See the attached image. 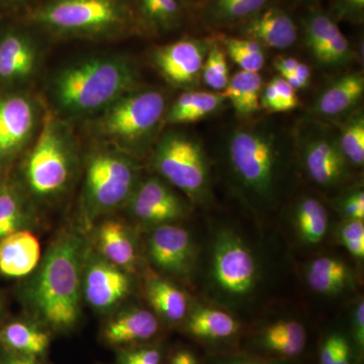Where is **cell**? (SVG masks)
Wrapping results in <instances>:
<instances>
[{"instance_id":"60d3db41","label":"cell","mask_w":364,"mask_h":364,"mask_svg":"<svg viewBox=\"0 0 364 364\" xmlns=\"http://www.w3.org/2000/svg\"><path fill=\"white\" fill-rule=\"evenodd\" d=\"M337 210L344 220L364 221V193L363 189L354 188L339 196L336 200Z\"/></svg>"},{"instance_id":"4316f807","label":"cell","mask_w":364,"mask_h":364,"mask_svg":"<svg viewBox=\"0 0 364 364\" xmlns=\"http://www.w3.org/2000/svg\"><path fill=\"white\" fill-rule=\"evenodd\" d=\"M226 102L221 92L186 91L165 112L164 119L170 124L196 123L214 116L221 111Z\"/></svg>"},{"instance_id":"3957f363","label":"cell","mask_w":364,"mask_h":364,"mask_svg":"<svg viewBox=\"0 0 364 364\" xmlns=\"http://www.w3.org/2000/svg\"><path fill=\"white\" fill-rule=\"evenodd\" d=\"M136 73L128 60L97 57L63 69L54 81V95L64 111L74 114L107 109L135 85Z\"/></svg>"},{"instance_id":"8992f818","label":"cell","mask_w":364,"mask_h":364,"mask_svg":"<svg viewBox=\"0 0 364 364\" xmlns=\"http://www.w3.org/2000/svg\"><path fill=\"white\" fill-rule=\"evenodd\" d=\"M35 20L64 35L100 36L123 28L130 14L121 0H52Z\"/></svg>"},{"instance_id":"4dcf8cb0","label":"cell","mask_w":364,"mask_h":364,"mask_svg":"<svg viewBox=\"0 0 364 364\" xmlns=\"http://www.w3.org/2000/svg\"><path fill=\"white\" fill-rule=\"evenodd\" d=\"M268 2L269 0H208L205 20L215 26L243 23L264 9Z\"/></svg>"},{"instance_id":"7402d4cb","label":"cell","mask_w":364,"mask_h":364,"mask_svg":"<svg viewBox=\"0 0 364 364\" xmlns=\"http://www.w3.org/2000/svg\"><path fill=\"white\" fill-rule=\"evenodd\" d=\"M306 284L314 293L325 296H338L354 287L350 267L333 256H318L305 268Z\"/></svg>"},{"instance_id":"52a82bcc","label":"cell","mask_w":364,"mask_h":364,"mask_svg":"<svg viewBox=\"0 0 364 364\" xmlns=\"http://www.w3.org/2000/svg\"><path fill=\"white\" fill-rule=\"evenodd\" d=\"M138 183V168L131 158L111 151L93 155L85 177V207L88 220L129 202Z\"/></svg>"},{"instance_id":"603a6c76","label":"cell","mask_w":364,"mask_h":364,"mask_svg":"<svg viewBox=\"0 0 364 364\" xmlns=\"http://www.w3.org/2000/svg\"><path fill=\"white\" fill-rule=\"evenodd\" d=\"M51 344V332L30 321L16 320L0 327V350L43 359Z\"/></svg>"},{"instance_id":"cb8c5ba5","label":"cell","mask_w":364,"mask_h":364,"mask_svg":"<svg viewBox=\"0 0 364 364\" xmlns=\"http://www.w3.org/2000/svg\"><path fill=\"white\" fill-rule=\"evenodd\" d=\"M37 52L23 33L9 31L0 39V80L16 82L35 70Z\"/></svg>"},{"instance_id":"74e56055","label":"cell","mask_w":364,"mask_h":364,"mask_svg":"<svg viewBox=\"0 0 364 364\" xmlns=\"http://www.w3.org/2000/svg\"><path fill=\"white\" fill-rule=\"evenodd\" d=\"M353 57L348 40L342 33L340 28L328 40L316 61L320 65L337 68L346 65Z\"/></svg>"},{"instance_id":"5b68a950","label":"cell","mask_w":364,"mask_h":364,"mask_svg":"<svg viewBox=\"0 0 364 364\" xmlns=\"http://www.w3.org/2000/svg\"><path fill=\"white\" fill-rule=\"evenodd\" d=\"M155 171L193 203H207L212 176L207 153L196 138L182 132H168L160 139L154 154Z\"/></svg>"},{"instance_id":"d590c367","label":"cell","mask_w":364,"mask_h":364,"mask_svg":"<svg viewBox=\"0 0 364 364\" xmlns=\"http://www.w3.org/2000/svg\"><path fill=\"white\" fill-rule=\"evenodd\" d=\"M23 200L14 189L0 188V241L21 230L26 222Z\"/></svg>"},{"instance_id":"681fc988","label":"cell","mask_w":364,"mask_h":364,"mask_svg":"<svg viewBox=\"0 0 364 364\" xmlns=\"http://www.w3.org/2000/svg\"><path fill=\"white\" fill-rule=\"evenodd\" d=\"M294 74L296 76V78L301 81V83L303 85L304 87L306 88L309 83H310L312 72H311L310 67L306 65V63L299 62L298 66H296V70L294 72Z\"/></svg>"},{"instance_id":"83f0119b","label":"cell","mask_w":364,"mask_h":364,"mask_svg":"<svg viewBox=\"0 0 364 364\" xmlns=\"http://www.w3.org/2000/svg\"><path fill=\"white\" fill-rule=\"evenodd\" d=\"M294 227L299 240L306 245H317L329 230V214L321 200L304 196L294 207Z\"/></svg>"},{"instance_id":"ab89813d","label":"cell","mask_w":364,"mask_h":364,"mask_svg":"<svg viewBox=\"0 0 364 364\" xmlns=\"http://www.w3.org/2000/svg\"><path fill=\"white\" fill-rule=\"evenodd\" d=\"M337 238L347 252L355 259L364 258V223L360 220H344L340 224Z\"/></svg>"},{"instance_id":"30bf717a","label":"cell","mask_w":364,"mask_h":364,"mask_svg":"<svg viewBox=\"0 0 364 364\" xmlns=\"http://www.w3.org/2000/svg\"><path fill=\"white\" fill-rule=\"evenodd\" d=\"M310 346V331L301 318L280 317L244 332L240 351L259 358L301 364Z\"/></svg>"},{"instance_id":"e575fe53","label":"cell","mask_w":364,"mask_h":364,"mask_svg":"<svg viewBox=\"0 0 364 364\" xmlns=\"http://www.w3.org/2000/svg\"><path fill=\"white\" fill-rule=\"evenodd\" d=\"M306 47L314 59H317L323 47L339 28L333 16L324 11H312L304 20Z\"/></svg>"},{"instance_id":"44dd1931","label":"cell","mask_w":364,"mask_h":364,"mask_svg":"<svg viewBox=\"0 0 364 364\" xmlns=\"http://www.w3.org/2000/svg\"><path fill=\"white\" fill-rule=\"evenodd\" d=\"M41 252L40 242L32 232H14L0 241V274L11 279L26 277L39 265Z\"/></svg>"},{"instance_id":"d6a6232c","label":"cell","mask_w":364,"mask_h":364,"mask_svg":"<svg viewBox=\"0 0 364 364\" xmlns=\"http://www.w3.org/2000/svg\"><path fill=\"white\" fill-rule=\"evenodd\" d=\"M144 23L155 31L178 25L182 16L179 0H136Z\"/></svg>"},{"instance_id":"f907efd6","label":"cell","mask_w":364,"mask_h":364,"mask_svg":"<svg viewBox=\"0 0 364 364\" xmlns=\"http://www.w3.org/2000/svg\"><path fill=\"white\" fill-rule=\"evenodd\" d=\"M20 0H0V4H11V2H18Z\"/></svg>"},{"instance_id":"2e32d148","label":"cell","mask_w":364,"mask_h":364,"mask_svg":"<svg viewBox=\"0 0 364 364\" xmlns=\"http://www.w3.org/2000/svg\"><path fill=\"white\" fill-rule=\"evenodd\" d=\"M132 282L126 270L102 257H93L82 273V296L98 312H109L131 291Z\"/></svg>"},{"instance_id":"8fae6325","label":"cell","mask_w":364,"mask_h":364,"mask_svg":"<svg viewBox=\"0 0 364 364\" xmlns=\"http://www.w3.org/2000/svg\"><path fill=\"white\" fill-rule=\"evenodd\" d=\"M299 151L306 174L320 188H337L348 178L351 166L340 149L338 138L327 128L318 124L306 128Z\"/></svg>"},{"instance_id":"836d02e7","label":"cell","mask_w":364,"mask_h":364,"mask_svg":"<svg viewBox=\"0 0 364 364\" xmlns=\"http://www.w3.org/2000/svg\"><path fill=\"white\" fill-rule=\"evenodd\" d=\"M226 55L242 71L259 72L264 67V47L253 40L227 38L224 42Z\"/></svg>"},{"instance_id":"ba28073f","label":"cell","mask_w":364,"mask_h":364,"mask_svg":"<svg viewBox=\"0 0 364 364\" xmlns=\"http://www.w3.org/2000/svg\"><path fill=\"white\" fill-rule=\"evenodd\" d=\"M166 112V100L160 91H134L117 98L105 109L100 131L131 147L147 142Z\"/></svg>"},{"instance_id":"5bb4252c","label":"cell","mask_w":364,"mask_h":364,"mask_svg":"<svg viewBox=\"0 0 364 364\" xmlns=\"http://www.w3.org/2000/svg\"><path fill=\"white\" fill-rule=\"evenodd\" d=\"M131 214L144 225L158 227L174 224L188 217V203L157 177L138 183L130 200Z\"/></svg>"},{"instance_id":"6da1fadb","label":"cell","mask_w":364,"mask_h":364,"mask_svg":"<svg viewBox=\"0 0 364 364\" xmlns=\"http://www.w3.org/2000/svg\"><path fill=\"white\" fill-rule=\"evenodd\" d=\"M85 245L78 235L60 236L28 289V301L50 332L67 333L77 325L82 298Z\"/></svg>"},{"instance_id":"f546056e","label":"cell","mask_w":364,"mask_h":364,"mask_svg":"<svg viewBox=\"0 0 364 364\" xmlns=\"http://www.w3.org/2000/svg\"><path fill=\"white\" fill-rule=\"evenodd\" d=\"M347 328L333 327L323 333L318 344V364H363Z\"/></svg>"},{"instance_id":"7c38bea8","label":"cell","mask_w":364,"mask_h":364,"mask_svg":"<svg viewBox=\"0 0 364 364\" xmlns=\"http://www.w3.org/2000/svg\"><path fill=\"white\" fill-rule=\"evenodd\" d=\"M182 331L207 351V355H223L240 351L244 326L230 311L210 306L189 310Z\"/></svg>"},{"instance_id":"7dc6e473","label":"cell","mask_w":364,"mask_h":364,"mask_svg":"<svg viewBox=\"0 0 364 364\" xmlns=\"http://www.w3.org/2000/svg\"><path fill=\"white\" fill-rule=\"evenodd\" d=\"M0 364H45L43 359L0 350Z\"/></svg>"},{"instance_id":"ac0fdd59","label":"cell","mask_w":364,"mask_h":364,"mask_svg":"<svg viewBox=\"0 0 364 364\" xmlns=\"http://www.w3.org/2000/svg\"><path fill=\"white\" fill-rule=\"evenodd\" d=\"M161 323L154 312L144 309L123 311L109 318L100 337L107 346L119 349L156 342Z\"/></svg>"},{"instance_id":"d4e9b609","label":"cell","mask_w":364,"mask_h":364,"mask_svg":"<svg viewBox=\"0 0 364 364\" xmlns=\"http://www.w3.org/2000/svg\"><path fill=\"white\" fill-rule=\"evenodd\" d=\"M97 240L104 259L126 272L135 269L138 261L136 243L124 223L105 221L98 228Z\"/></svg>"},{"instance_id":"d6986e66","label":"cell","mask_w":364,"mask_h":364,"mask_svg":"<svg viewBox=\"0 0 364 364\" xmlns=\"http://www.w3.org/2000/svg\"><path fill=\"white\" fill-rule=\"evenodd\" d=\"M240 33L244 38L272 49H289L298 40V28L289 14L279 7L262 9L243 21Z\"/></svg>"},{"instance_id":"1f68e13d","label":"cell","mask_w":364,"mask_h":364,"mask_svg":"<svg viewBox=\"0 0 364 364\" xmlns=\"http://www.w3.org/2000/svg\"><path fill=\"white\" fill-rule=\"evenodd\" d=\"M338 143L345 159L350 166L364 164V116L363 112H353L346 117L340 129Z\"/></svg>"},{"instance_id":"c3c4849f","label":"cell","mask_w":364,"mask_h":364,"mask_svg":"<svg viewBox=\"0 0 364 364\" xmlns=\"http://www.w3.org/2000/svg\"><path fill=\"white\" fill-rule=\"evenodd\" d=\"M299 63V60L291 58V57H279L275 60L274 67L279 72V76L286 77L294 73Z\"/></svg>"},{"instance_id":"b9f144b4","label":"cell","mask_w":364,"mask_h":364,"mask_svg":"<svg viewBox=\"0 0 364 364\" xmlns=\"http://www.w3.org/2000/svg\"><path fill=\"white\" fill-rule=\"evenodd\" d=\"M208 364H298L289 361L259 358L238 351L223 355H207Z\"/></svg>"},{"instance_id":"4fadbf2b","label":"cell","mask_w":364,"mask_h":364,"mask_svg":"<svg viewBox=\"0 0 364 364\" xmlns=\"http://www.w3.org/2000/svg\"><path fill=\"white\" fill-rule=\"evenodd\" d=\"M147 252L158 270L176 279H188L195 270V241L188 230L178 225L155 227L148 237Z\"/></svg>"},{"instance_id":"bcb514c9","label":"cell","mask_w":364,"mask_h":364,"mask_svg":"<svg viewBox=\"0 0 364 364\" xmlns=\"http://www.w3.org/2000/svg\"><path fill=\"white\" fill-rule=\"evenodd\" d=\"M198 352L188 345H178L166 354L165 364H207Z\"/></svg>"},{"instance_id":"8d00e7d4","label":"cell","mask_w":364,"mask_h":364,"mask_svg":"<svg viewBox=\"0 0 364 364\" xmlns=\"http://www.w3.org/2000/svg\"><path fill=\"white\" fill-rule=\"evenodd\" d=\"M225 50L217 42H212L203 62L202 80L215 92H222L230 80L229 65Z\"/></svg>"},{"instance_id":"f35d334b","label":"cell","mask_w":364,"mask_h":364,"mask_svg":"<svg viewBox=\"0 0 364 364\" xmlns=\"http://www.w3.org/2000/svg\"><path fill=\"white\" fill-rule=\"evenodd\" d=\"M166 352L159 342L119 349L116 364H165Z\"/></svg>"},{"instance_id":"7a4b0ae2","label":"cell","mask_w":364,"mask_h":364,"mask_svg":"<svg viewBox=\"0 0 364 364\" xmlns=\"http://www.w3.org/2000/svg\"><path fill=\"white\" fill-rule=\"evenodd\" d=\"M286 150L284 136L267 124L239 127L228 136L230 171L248 202L258 207L274 203L286 165Z\"/></svg>"},{"instance_id":"e0dca14e","label":"cell","mask_w":364,"mask_h":364,"mask_svg":"<svg viewBox=\"0 0 364 364\" xmlns=\"http://www.w3.org/2000/svg\"><path fill=\"white\" fill-rule=\"evenodd\" d=\"M37 112L31 98L18 93L0 95V160L16 156L33 135Z\"/></svg>"},{"instance_id":"484cf974","label":"cell","mask_w":364,"mask_h":364,"mask_svg":"<svg viewBox=\"0 0 364 364\" xmlns=\"http://www.w3.org/2000/svg\"><path fill=\"white\" fill-rule=\"evenodd\" d=\"M145 291L159 320L169 325L182 324L189 312L188 294L169 280L158 277L146 280Z\"/></svg>"},{"instance_id":"277c9868","label":"cell","mask_w":364,"mask_h":364,"mask_svg":"<svg viewBox=\"0 0 364 364\" xmlns=\"http://www.w3.org/2000/svg\"><path fill=\"white\" fill-rule=\"evenodd\" d=\"M261 279L259 260L236 230L220 228L210 241L208 284L224 305L240 306L252 298Z\"/></svg>"},{"instance_id":"9a60e30c","label":"cell","mask_w":364,"mask_h":364,"mask_svg":"<svg viewBox=\"0 0 364 364\" xmlns=\"http://www.w3.org/2000/svg\"><path fill=\"white\" fill-rule=\"evenodd\" d=\"M212 41L183 39L158 47L151 55L153 64L170 85L193 87L202 79L203 62Z\"/></svg>"},{"instance_id":"9c48e42d","label":"cell","mask_w":364,"mask_h":364,"mask_svg":"<svg viewBox=\"0 0 364 364\" xmlns=\"http://www.w3.org/2000/svg\"><path fill=\"white\" fill-rule=\"evenodd\" d=\"M26 179L33 195L52 198L70 181L72 156L67 139L56 119L48 114L26 164Z\"/></svg>"},{"instance_id":"7bdbcfd3","label":"cell","mask_w":364,"mask_h":364,"mask_svg":"<svg viewBox=\"0 0 364 364\" xmlns=\"http://www.w3.org/2000/svg\"><path fill=\"white\" fill-rule=\"evenodd\" d=\"M349 326L347 327L356 348L364 356V301L359 299L350 311Z\"/></svg>"},{"instance_id":"f1b7e54d","label":"cell","mask_w":364,"mask_h":364,"mask_svg":"<svg viewBox=\"0 0 364 364\" xmlns=\"http://www.w3.org/2000/svg\"><path fill=\"white\" fill-rule=\"evenodd\" d=\"M262 82L259 72L240 70L230 78L221 93L231 102L237 116L247 119L260 109Z\"/></svg>"},{"instance_id":"ffe728a7","label":"cell","mask_w":364,"mask_h":364,"mask_svg":"<svg viewBox=\"0 0 364 364\" xmlns=\"http://www.w3.org/2000/svg\"><path fill=\"white\" fill-rule=\"evenodd\" d=\"M364 95V76L361 72L344 74L321 91L314 102L311 114L323 119L349 116Z\"/></svg>"},{"instance_id":"f6af8a7d","label":"cell","mask_w":364,"mask_h":364,"mask_svg":"<svg viewBox=\"0 0 364 364\" xmlns=\"http://www.w3.org/2000/svg\"><path fill=\"white\" fill-rule=\"evenodd\" d=\"M270 82L274 86L277 95H279L282 112L291 111V109L298 107L299 97L296 95V90H294L289 85L286 79L282 77V76H275Z\"/></svg>"},{"instance_id":"ee69618b","label":"cell","mask_w":364,"mask_h":364,"mask_svg":"<svg viewBox=\"0 0 364 364\" xmlns=\"http://www.w3.org/2000/svg\"><path fill=\"white\" fill-rule=\"evenodd\" d=\"M333 11L336 20L360 23L364 16V0H333Z\"/></svg>"}]
</instances>
